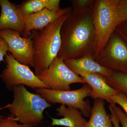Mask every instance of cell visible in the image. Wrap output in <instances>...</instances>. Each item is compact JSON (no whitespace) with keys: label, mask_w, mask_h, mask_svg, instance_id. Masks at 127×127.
I'll list each match as a JSON object with an SVG mask.
<instances>
[{"label":"cell","mask_w":127,"mask_h":127,"mask_svg":"<svg viewBox=\"0 0 127 127\" xmlns=\"http://www.w3.org/2000/svg\"><path fill=\"white\" fill-rule=\"evenodd\" d=\"M94 6V4L83 10L72 9L68 14L61 28V46L57 57L64 61L86 56H92L94 59L96 45L93 22Z\"/></svg>","instance_id":"6da1fadb"},{"label":"cell","mask_w":127,"mask_h":127,"mask_svg":"<svg viewBox=\"0 0 127 127\" xmlns=\"http://www.w3.org/2000/svg\"><path fill=\"white\" fill-rule=\"evenodd\" d=\"M68 14L62 16L42 29L34 31L32 34L34 68L36 76L48 68L57 57L61 46V28Z\"/></svg>","instance_id":"7a4b0ae2"},{"label":"cell","mask_w":127,"mask_h":127,"mask_svg":"<svg viewBox=\"0 0 127 127\" xmlns=\"http://www.w3.org/2000/svg\"><path fill=\"white\" fill-rule=\"evenodd\" d=\"M12 91L14 99L7 104L11 114L23 125L32 127L41 123L43 112L52 104L39 94L30 92L23 85L14 87Z\"/></svg>","instance_id":"3957f363"},{"label":"cell","mask_w":127,"mask_h":127,"mask_svg":"<svg viewBox=\"0 0 127 127\" xmlns=\"http://www.w3.org/2000/svg\"><path fill=\"white\" fill-rule=\"evenodd\" d=\"M118 2L119 0H95L93 16L96 33L94 60L120 24Z\"/></svg>","instance_id":"277c9868"},{"label":"cell","mask_w":127,"mask_h":127,"mask_svg":"<svg viewBox=\"0 0 127 127\" xmlns=\"http://www.w3.org/2000/svg\"><path fill=\"white\" fill-rule=\"evenodd\" d=\"M37 94L50 103H59L73 107L81 111L86 117L91 116L92 107L88 100H84L91 96L92 88L84 83L81 88L72 91H56L46 88L35 89Z\"/></svg>","instance_id":"5b68a950"},{"label":"cell","mask_w":127,"mask_h":127,"mask_svg":"<svg viewBox=\"0 0 127 127\" xmlns=\"http://www.w3.org/2000/svg\"><path fill=\"white\" fill-rule=\"evenodd\" d=\"M7 66L0 74V77L8 90L12 91L14 87L23 85L31 88H46L47 86L38 78L29 66L22 64L10 53L5 57Z\"/></svg>","instance_id":"8992f818"},{"label":"cell","mask_w":127,"mask_h":127,"mask_svg":"<svg viewBox=\"0 0 127 127\" xmlns=\"http://www.w3.org/2000/svg\"><path fill=\"white\" fill-rule=\"evenodd\" d=\"M37 76L49 89L56 91H70L71 84L86 83L82 78L67 66L63 59L57 57L48 68Z\"/></svg>","instance_id":"52a82bcc"},{"label":"cell","mask_w":127,"mask_h":127,"mask_svg":"<svg viewBox=\"0 0 127 127\" xmlns=\"http://www.w3.org/2000/svg\"><path fill=\"white\" fill-rule=\"evenodd\" d=\"M95 60L105 68L127 73V42L115 30Z\"/></svg>","instance_id":"ba28073f"},{"label":"cell","mask_w":127,"mask_h":127,"mask_svg":"<svg viewBox=\"0 0 127 127\" xmlns=\"http://www.w3.org/2000/svg\"><path fill=\"white\" fill-rule=\"evenodd\" d=\"M0 37L7 43L8 51L20 63L35 68L32 34L27 37L13 30H0Z\"/></svg>","instance_id":"9c48e42d"},{"label":"cell","mask_w":127,"mask_h":127,"mask_svg":"<svg viewBox=\"0 0 127 127\" xmlns=\"http://www.w3.org/2000/svg\"><path fill=\"white\" fill-rule=\"evenodd\" d=\"M72 9L71 7H66L56 10L45 8L40 11L24 16L25 28L23 37H28L31 32L44 28L62 16L68 14Z\"/></svg>","instance_id":"30bf717a"},{"label":"cell","mask_w":127,"mask_h":127,"mask_svg":"<svg viewBox=\"0 0 127 127\" xmlns=\"http://www.w3.org/2000/svg\"><path fill=\"white\" fill-rule=\"evenodd\" d=\"M0 30H10L17 31L23 37L25 25L23 16L17 5L8 0H0Z\"/></svg>","instance_id":"8fae6325"},{"label":"cell","mask_w":127,"mask_h":127,"mask_svg":"<svg viewBox=\"0 0 127 127\" xmlns=\"http://www.w3.org/2000/svg\"><path fill=\"white\" fill-rule=\"evenodd\" d=\"M92 88L91 97L94 100L101 98L112 103L111 98L118 92L109 86L101 75L95 73L79 72L77 73Z\"/></svg>","instance_id":"7c38bea8"},{"label":"cell","mask_w":127,"mask_h":127,"mask_svg":"<svg viewBox=\"0 0 127 127\" xmlns=\"http://www.w3.org/2000/svg\"><path fill=\"white\" fill-rule=\"evenodd\" d=\"M64 63L77 75L79 72H85L97 73L103 76L108 77L113 71L98 63L92 56H86L79 59L66 60Z\"/></svg>","instance_id":"4fadbf2b"},{"label":"cell","mask_w":127,"mask_h":127,"mask_svg":"<svg viewBox=\"0 0 127 127\" xmlns=\"http://www.w3.org/2000/svg\"><path fill=\"white\" fill-rule=\"evenodd\" d=\"M57 115L63 118L57 119L51 118L52 126L67 127H85L88 121L82 116L79 109L73 107L61 104L57 108Z\"/></svg>","instance_id":"5bb4252c"},{"label":"cell","mask_w":127,"mask_h":127,"mask_svg":"<svg viewBox=\"0 0 127 127\" xmlns=\"http://www.w3.org/2000/svg\"><path fill=\"white\" fill-rule=\"evenodd\" d=\"M85 127H114L111 116L106 111L104 100L101 98L94 100L90 119Z\"/></svg>","instance_id":"9a60e30c"},{"label":"cell","mask_w":127,"mask_h":127,"mask_svg":"<svg viewBox=\"0 0 127 127\" xmlns=\"http://www.w3.org/2000/svg\"><path fill=\"white\" fill-rule=\"evenodd\" d=\"M60 0H26L17 5L18 10L23 16L40 11L45 8L51 10L61 9Z\"/></svg>","instance_id":"2e32d148"},{"label":"cell","mask_w":127,"mask_h":127,"mask_svg":"<svg viewBox=\"0 0 127 127\" xmlns=\"http://www.w3.org/2000/svg\"><path fill=\"white\" fill-rule=\"evenodd\" d=\"M101 76L109 86L127 97V73L113 71L108 76Z\"/></svg>","instance_id":"e0dca14e"},{"label":"cell","mask_w":127,"mask_h":127,"mask_svg":"<svg viewBox=\"0 0 127 127\" xmlns=\"http://www.w3.org/2000/svg\"><path fill=\"white\" fill-rule=\"evenodd\" d=\"M0 127H32L29 125L18 124L17 120L10 114L7 117L0 116Z\"/></svg>","instance_id":"ac0fdd59"},{"label":"cell","mask_w":127,"mask_h":127,"mask_svg":"<svg viewBox=\"0 0 127 127\" xmlns=\"http://www.w3.org/2000/svg\"><path fill=\"white\" fill-rule=\"evenodd\" d=\"M112 103L117 104L127 115V97L122 93L118 92L111 98Z\"/></svg>","instance_id":"d6986e66"},{"label":"cell","mask_w":127,"mask_h":127,"mask_svg":"<svg viewBox=\"0 0 127 127\" xmlns=\"http://www.w3.org/2000/svg\"><path fill=\"white\" fill-rule=\"evenodd\" d=\"M95 0H71L72 8L75 10L87 9L94 5Z\"/></svg>","instance_id":"ffe728a7"},{"label":"cell","mask_w":127,"mask_h":127,"mask_svg":"<svg viewBox=\"0 0 127 127\" xmlns=\"http://www.w3.org/2000/svg\"><path fill=\"white\" fill-rule=\"evenodd\" d=\"M111 104L116 116L118 118L122 127H127V115L120 107H118L116 104L112 103Z\"/></svg>","instance_id":"44dd1931"},{"label":"cell","mask_w":127,"mask_h":127,"mask_svg":"<svg viewBox=\"0 0 127 127\" xmlns=\"http://www.w3.org/2000/svg\"><path fill=\"white\" fill-rule=\"evenodd\" d=\"M118 11L120 23L127 21V0H119Z\"/></svg>","instance_id":"7402d4cb"},{"label":"cell","mask_w":127,"mask_h":127,"mask_svg":"<svg viewBox=\"0 0 127 127\" xmlns=\"http://www.w3.org/2000/svg\"><path fill=\"white\" fill-rule=\"evenodd\" d=\"M116 30L127 42V21L120 23L116 28Z\"/></svg>","instance_id":"603a6c76"},{"label":"cell","mask_w":127,"mask_h":127,"mask_svg":"<svg viewBox=\"0 0 127 127\" xmlns=\"http://www.w3.org/2000/svg\"><path fill=\"white\" fill-rule=\"evenodd\" d=\"M8 51L7 43L1 37H0V62L4 61V57L7 55Z\"/></svg>","instance_id":"cb8c5ba5"},{"label":"cell","mask_w":127,"mask_h":127,"mask_svg":"<svg viewBox=\"0 0 127 127\" xmlns=\"http://www.w3.org/2000/svg\"><path fill=\"white\" fill-rule=\"evenodd\" d=\"M109 109L111 113V118L112 123L114 127H120L119 122L118 118L116 116L115 112L111 104H109Z\"/></svg>","instance_id":"d4e9b609"},{"label":"cell","mask_w":127,"mask_h":127,"mask_svg":"<svg viewBox=\"0 0 127 127\" xmlns=\"http://www.w3.org/2000/svg\"><path fill=\"white\" fill-rule=\"evenodd\" d=\"M7 107H8V106H7V105H6V106H5L4 107H0V111L2 110V109H4V108H7Z\"/></svg>","instance_id":"484cf974"}]
</instances>
